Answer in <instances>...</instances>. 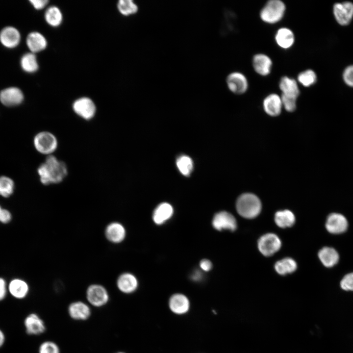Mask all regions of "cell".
Returning <instances> with one entry per match:
<instances>
[{
	"instance_id": "obj_1",
	"label": "cell",
	"mask_w": 353,
	"mask_h": 353,
	"mask_svg": "<svg viewBox=\"0 0 353 353\" xmlns=\"http://www.w3.org/2000/svg\"><path fill=\"white\" fill-rule=\"evenodd\" d=\"M41 182L45 185L61 182L68 174L66 164L53 155L47 157L44 163L37 169Z\"/></svg>"
},
{
	"instance_id": "obj_2",
	"label": "cell",
	"mask_w": 353,
	"mask_h": 353,
	"mask_svg": "<svg viewBox=\"0 0 353 353\" xmlns=\"http://www.w3.org/2000/svg\"><path fill=\"white\" fill-rule=\"evenodd\" d=\"M236 209L242 217L252 219L259 215L261 210V203L259 198L254 194L245 193L239 197Z\"/></svg>"
},
{
	"instance_id": "obj_3",
	"label": "cell",
	"mask_w": 353,
	"mask_h": 353,
	"mask_svg": "<svg viewBox=\"0 0 353 353\" xmlns=\"http://www.w3.org/2000/svg\"><path fill=\"white\" fill-rule=\"evenodd\" d=\"M86 302L92 307L101 308L110 301V294L103 285L93 283L87 286L85 290Z\"/></svg>"
},
{
	"instance_id": "obj_4",
	"label": "cell",
	"mask_w": 353,
	"mask_h": 353,
	"mask_svg": "<svg viewBox=\"0 0 353 353\" xmlns=\"http://www.w3.org/2000/svg\"><path fill=\"white\" fill-rule=\"evenodd\" d=\"M286 6L280 0H270L266 2L260 12L262 21L274 24L280 21L284 16Z\"/></svg>"
},
{
	"instance_id": "obj_5",
	"label": "cell",
	"mask_w": 353,
	"mask_h": 353,
	"mask_svg": "<svg viewBox=\"0 0 353 353\" xmlns=\"http://www.w3.org/2000/svg\"><path fill=\"white\" fill-rule=\"evenodd\" d=\"M35 149L40 153L47 155L52 154L58 147V140L51 132L44 131L37 133L33 139Z\"/></svg>"
},
{
	"instance_id": "obj_6",
	"label": "cell",
	"mask_w": 353,
	"mask_h": 353,
	"mask_svg": "<svg viewBox=\"0 0 353 353\" xmlns=\"http://www.w3.org/2000/svg\"><path fill=\"white\" fill-rule=\"evenodd\" d=\"M103 234L105 239L109 243L118 245L125 240L126 231L121 223L113 221L106 224L104 228Z\"/></svg>"
},
{
	"instance_id": "obj_7",
	"label": "cell",
	"mask_w": 353,
	"mask_h": 353,
	"mask_svg": "<svg viewBox=\"0 0 353 353\" xmlns=\"http://www.w3.org/2000/svg\"><path fill=\"white\" fill-rule=\"evenodd\" d=\"M333 14L336 22L342 26L349 25L353 19V3L346 1L333 6Z\"/></svg>"
},
{
	"instance_id": "obj_8",
	"label": "cell",
	"mask_w": 353,
	"mask_h": 353,
	"mask_svg": "<svg viewBox=\"0 0 353 353\" xmlns=\"http://www.w3.org/2000/svg\"><path fill=\"white\" fill-rule=\"evenodd\" d=\"M67 312L69 317L76 321H86L91 316V306L86 302L77 300L68 305Z\"/></svg>"
},
{
	"instance_id": "obj_9",
	"label": "cell",
	"mask_w": 353,
	"mask_h": 353,
	"mask_svg": "<svg viewBox=\"0 0 353 353\" xmlns=\"http://www.w3.org/2000/svg\"><path fill=\"white\" fill-rule=\"evenodd\" d=\"M72 108L77 116L87 121L92 119L96 113L95 103L87 97H82L76 100L72 105Z\"/></svg>"
},
{
	"instance_id": "obj_10",
	"label": "cell",
	"mask_w": 353,
	"mask_h": 353,
	"mask_svg": "<svg viewBox=\"0 0 353 353\" xmlns=\"http://www.w3.org/2000/svg\"><path fill=\"white\" fill-rule=\"evenodd\" d=\"M258 248L265 256H271L277 252L281 247V242L278 237L272 233L262 236L258 241Z\"/></svg>"
},
{
	"instance_id": "obj_11",
	"label": "cell",
	"mask_w": 353,
	"mask_h": 353,
	"mask_svg": "<svg viewBox=\"0 0 353 353\" xmlns=\"http://www.w3.org/2000/svg\"><path fill=\"white\" fill-rule=\"evenodd\" d=\"M226 82L228 89L235 94H242L248 89V82L246 77L238 72L229 74L227 77Z\"/></svg>"
},
{
	"instance_id": "obj_12",
	"label": "cell",
	"mask_w": 353,
	"mask_h": 353,
	"mask_svg": "<svg viewBox=\"0 0 353 353\" xmlns=\"http://www.w3.org/2000/svg\"><path fill=\"white\" fill-rule=\"evenodd\" d=\"M26 332L30 335H39L46 330L44 320L35 313L28 314L24 320Z\"/></svg>"
},
{
	"instance_id": "obj_13",
	"label": "cell",
	"mask_w": 353,
	"mask_h": 353,
	"mask_svg": "<svg viewBox=\"0 0 353 353\" xmlns=\"http://www.w3.org/2000/svg\"><path fill=\"white\" fill-rule=\"evenodd\" d=\"M116 286L121 293L129 294L134 292L138 287V280L136 277L129 272L120 274L116 280Z\"/></svg>"
},
{
	"instance_id": "obj_14",
	"label": "cell",
	"mask_w": 353,
	"mask_h": 353,
	"mask_svg": "<svg viewBox=\"0 0 353 353\" xmlns=\"http://www.w3.org/2000/svg\"><path fill=\"white\" fill-rule=\"evenodd\" d=\"M348 226L346 218L342 214L332 213L328 215L326 223L327 230L330 233L337 234L344 232Z\"/></svg>"
},
{
	"instance_id": "obj_15",
	"label": "cell",
	"mask_w": 353,
	"mask_h": 353,
	"mask_svg": "<svg viewBox=\"0 0 353 353\" xmlns=\"http://www.w3.org/2000/svg\"><path fill=\"white\" fill-rule=\"evenodd\" d=\"M213 227L218 230L228 229L234 231L237 227V223L234 217L226 211L216 213L212 220Z\"/></svg>"
},
{
	"instance_id": "obj_16",
	"label": "cell",
	"mask_w": 353,
	"mask_h": 353,
	"mask_svg": "<svg viewBox=\"0 0 353 353\" xmlns=\"http://www.w3.org/2000/svg\"><path fill=\"white\" fill-rule=\"evenodd\" d=\"M24 100V95L19 88L9 87L2 90L0 93V101L7 106H13L20 104Z\"/></svg>"
},
{
	"instance_id": "obj_17",
	"label": "cell",
	"mask_w": 353,
	"mask_h": 353,
	"mask_svg": "<svg viewBox=\"0 0 353 353\" xmlns=\"http://www.w3.org/2000/svg\"><path fill=\"white\" fill-rule=\"evenodd\" d=\"M252 62L253 68L258 74L266 76L271 73L272 61L268 55L263 53L256 54L253 56Z\"/></svg>"
},
{
	"instance_id": "obj_18",
	"label": "cell",
	"mask_w": 353,
	"mask_h": 353,
	"mask_svg": "<svg viewBox=\"0 0 353 353\" xmlns=\"http://www.w3.org/2000/svg\"><path fill=\"white\" fill-rule=\"evenodd\" d=\"M263 105L267 114L271 116H278L282 107L281 97L277 94H269L264 99Z\"/></svg>"
},
{
	"instance_id": "obj_19",
	"label": "cell",
	"mask_w": 353,
	"mask_h": 353,
	"mask_svg": "<svg viewBox=\"0 0 353 353\" xmlns=\"http://www.w3.org/2000/svg\"><path fill=\"white\" fill-rule=\"evenodd\" d=\"M279 87L282 95L297 99L300 95V90L296 80L287 76L281 78Z\"/></svg>"
},
{
	"instance_id": "obj_20",
	"label": "cell",
	"mask_w": 353,
	"mask_h": 353,
	"mask_svg": "<svg viewBox=\"0 0 353 353\" xmlns=\"http://www.w3.org/2000/svg\"><path fill=\"white\" fill-rule=\"evenodd\" d=\"M20 40V34L14 27H6L0 33V41L6 47L14 48L18 45Z\"/></svg>"
},
{
	"instance_id": "obj_21",
	"label": "cell",
	"mask_w": 353,
	"mask_h": 353,
	"mask_svg": "<svg viewBox=\"0 0 353 353\" xmlns=\"http://www.w3.org/2000/svg\"><path fill=\"white\" fill-rule=\"evenodd\" d=\"M275 40L277 45L283 49L291 48L295 42L293 31L287 27H281L277 30L275 35Z\"/></svg>"
},
{
	"instance_id": "obj_22",
	"label": "cell",
	"mask_w": 353,
	"mask_h": 353,
	"mask_svg": "<svg viewBox=\"0 0 353 353\" xmlns=\"http://www.w3.org/2000/svg\"><path fill=\"white\" fill-rule=\"evenodd\" d=\"M26 44L32 53H35L44 50L47 46V41L41 33L32 32L28 35Z\"/></svg>"
},
{
	"instance_id": "obj_23",
	"label": "cell",
	"mask_w": 353,
	"mask_h": 353,
	"mask_svg": "<svg viewBox=\"0 0 353 353\" xmlns=\"http://www.w3.org/2000/svg\"><path fill=\"white\" fill-rule=\"evenodd\" d=\"M173 214V208L167 202L159 204L154 209L152 218L154 222L161 225L169 220Z\"/></svg>"
},
{
	"instance_id": "obj_24",
	"label": "cell",
	"mask_w": 353,
	"mask_h": 353,
	"mask_svg": "<svg viewBox=\"0 0 353 353\" xmlns=\"http://www.w3.org/2000/svg\"><path fill=\"white\" fill-rule=\"evenodd\" d=\"M169 306L171 310L174 313L183 314L188 310L189 302L187 298L184 295L176 294L171 297Z\"/></svg>"
},
{
	"instance_id": "obj_25",
	"label": "cell",
	"mask_w": 353,
	"mask_h": 353,
	"mask_svg": "<svg viewBox=\"0 0 353 353\" xmlns=\"http://www.w3.org/2000/svg\"><path fill=\"white\" fill-rule=\"evenodd\" d=\"M8 289L13 297L19 299L26 297L29 290L28 284L21 279H14L11 280L9 284Z\"/></svg>"
},
{
	"instance_id": "obj_26",
	"label": "cell",
	"mask_w": 353,
	"mask_h": 353,
	"mask_svg": "<svg viewBox=\"0 0 353 353\" xmlns=\"http://www.w3.org/2000/svg\"><path fill=\"white\" fill-rule=\"evenodd\" d=\"M318 257L322 264L326 267H332L339 260V254L337 251L330 247H324L318 252Z\"/></svg>"
},
{
	"instance_id": "obj_27",
	"label": "cell",
	"mask_w": 353,
	"mask_h": 353,
	"mask_svg": "<svg viewBox=\"0 0 353 353\" xmlns=\"http://www.w3.org/2000/svg\"><path fill=\"white\" fill-rule=\"evenodd\" d=\"M275 221L280 227L285 228L292 226L295 222V217L290 210L278 211L275 214Z\"/></svg>"
},
{
	"instance_id": "obj_28",
	"label": "cell",
	"mask_w": 353,
	"mask_h": 353,
	"mask_svg": "<svg viewBox=\"0 0 353 353\" xmlns=\"http://www.w3.org/2000/svg\"><path fill=\"white\" fill-rule=\"evenodd\" d=\"M297 268L295 261L291 258H285L277 262L275 265V269L277 272L281 275H285L294 272Z\"/></svg>"
},
{
	"instance_id": "obj_29",
	"label": "cell",
	"mask_w": 353,
	"mask_h": 353,
	"mask_svg": "<svg viewBox=\"0 0 353 353\" xmlns=\"http://www.w3.org/2000/svg\"><path fill=\"white\" fill-rule=\"evenodd\" d=\"M45 19L50 26L56 27L62 23L63 16L61 11L56 6H50L47 9L45 14Z\"/></svg>"
},
{
	"instance_id": "obj_30",
	"label": "cell",
	"mask_w": 353,
	"mask_h": 353,
	"mask_svg": "<svg viewBox=\"0 0 353 353\" xmlns=\"http://www.w3.org/2000/svg\"><path fill=\"white\" fill-rule=\"evenodd\" d=\"M22 69L27 73H34L38 69V64L36 56L33 53L24 54L21 60Z\"/></svg>"
},
{
	"instance_id": "obj_31",
	"label": "cell",
	"mask_w": 353,
	"mask_h": 353,
	"mask_svg": "<svg viewBox=\"0 0 353 353\" xmlns=\"http://www.w3.org/2000/svg\"><path fill=\"white\" fill-rule=\"evenodd\" d=\"M176 166L179 172L184 176H188L192 172L193 163L188 156L182 155L176 159Z\"/></svg>"
},
{
	"instance_id": "obj_32",
	"label": "cell",
	"mask_w": 353,
	"mask_h": 353,
	"mask_svg": "<svg viewBox=\"0 0 353 353\" xmlns=\"http://www.w3.org/2000/svg\"><path fill=\"white\" fill-rule=\"evenodd\" d=\"M119 11L124 16H129L137 12L138 7L132 0H120L117 3Z\"/></svg>"
},
{
	"instance_id": "obj_33",
	"label": "cell",
	"mask_w": 353,
	"mask_h": 353,
	"mask_svg": "<svg viewBox=\"0 0 353 353\" xmlns=\"http://www.w3.org/2000/svg\"><path fill=\"white\" fill-rule=\"evenodd\" d=\"M297 79L303 86L308 87L314 85L316 82L317 76L313 70L307 69L301 72L298 75Z\"/></svg>"
},
{
	"instance_id": "obj_34",
	"label": "cell",
	"mask_w": 353,
	"mask_h": 353,
	"mask_svg": "<svg viewBox=\"0 0 353 353\" xmlns=\"http://www.w3.org/2000/svg\"><path fill=\"white\" fill-rule=\"evenodd\" d=\"M14 183L9 177L5 176L0 177V195L3 197H8L13 192Z\"/></svg>"
},
{
	"instance_id": "obj_35",
	"label": "cell",
	"mask_w": 353,
	"mask_h": 353,
	"mask_svg": "<svg viewBox=\"0 0 353 353\" xmlns=\"http://www.w3.org/2000/svg\"><path fill=\"white\" fill-rule=\"evenodd\" d=\"M38 353H61V351L56 343L51 340H47L40 345Z\"/></svg>"
},
{
	"instance_id": "obj_36",
	"label": "cell",
	"mask_w": 353,
	"mask_h": 353,
	"mask_svg": "<svg viewBox=\"0 0 353 353\" xmlns=\"http://www.w3.org/2000/svg\"><path fill=\"white\" fill-rule=\"evenodd\" d=\"M281 100L282 106L288 112L294 111L296 108L297 99L281 95Z\"/></svg>"
},
{
	"instance_id": "obj_37",
	"label": "cell",
	"mask_w": 353,
	"mask_h": 353,
	"mask_svg": "<svg viewBox=\"0 0 353 353\" xmlns=\"http://www.w3.org/2000/svg\"><path fill=\"white\" fill-rule=\"evenodd\" d=\"M342 78L347 86L353 88V65L345 68L342 73Z\"/></svg>"
},
{
	"instance_id": "obj_38",
	"label": "cell",
	"mask_w": 353,
	"mask_h": 353,
	"mask_svg": "<svg viewBox=\"0 0 353 353\" xmlns=\"http://www.w3.org/2000/svg\"><path fill=\"white\" fill-rule=\"evenodd\" d=\"M340 286L344 290L353 291V273L348 274L343 277Z\"/></svg>"
},
{
	"instance_id": "obj_39",
	"label": "cell",
	"mask_w": 353,
	"mask_h": 353,
	"mask_svg": "<svg viewBox=\"0 0 353 353\" xmlns=\"http://www.w3.org/2000/svg\"><path fill=\"white\" fill-rule=\"evenodd\" d=\"M11 214L8 210L1 209L0 213V222L3 224H7L11 221Z\"/></svg>"
},
{
	"instance_id": "obj_40",
	"label": "cell",
	"mask_w": 353,
	"mask_h": 353,
	"mask_svg": "<svg viewBox=\"0 0 353 353\" xmlns=\"http://www.w3.org/2000/svg\"><path fill=\"white\" fill-rule=\"evenodd\" d=\"M29 1L33 7L38 10L44 8L48 3L47 0H30Z\"/></svg>"
},
{
	"instance_id": "obj_41",
	"label": "cell",
	"mask_w": 353,
	"mask_h": 353,
	"mask_svg": "<svg viewBox=\"0 0 353 353\" xmlns=\"http://www.w3.org/2000/svg\"><path fill=\"white\" fill-rule=\"evenodd\" d=\"M6 284L5 280L0 277V301L3 300L6 295Z\"/></svg>"
},
{
	"instance_id": "obj_42",
	"label": "cell",
	"mask_w": 353,
	"mask_h": 353,
	"mask_svg": "<svg viewBox=\"0 0 353 353\" xmlns=\"http://www.w3.org/2000/svg\"><path fill=\"white\" fill-rule=\"evenodd\" d=\"M201 268L204 271H208L212 268V263L208 259H204L201 260L200 263Z\"/></svg>"
},
{
	"instance_id": "obj_43",
	"label": "cell",
	"mask_w": 353,
	"mask_h": 353,
	"mask_svg": "<svg viewBox=\"0 0 353 353\" xmlns=\"http://www.w3.org/2000/svg\"><path fill=\"white\" fill-rule=\"evenodd\" d=\"M5 342V335L3 331L0 329V348Z\"/></svg>"
},
{
	"instance_id": "obj_44",
	"label": "cell",
	"mask_w": 353,
	"mask_h": 353,
	"mask_svg": "<svg viewBox=\"0 0 353 353\" xmlns=\"http://www.w3.org/2000/svg\"><path fill=\"white\" fill-rule=\"evenodd\" d=\"M123 353V352H116V353Z\"/></svg>"
},
{
	"instance_id": "obj_45",
	"label": "cell",
	"mask_w": 353,
	"mask_h": 353,
	"mask_svg": "<svg viewBox=\"0 0 353 353\" xmlns=\"http://www.w3.org/2000/svg\"><path fill=\"white\" fill-rule=\"evenodd\" d=\"M1 209H1V207H0V212H1Z\"/></svg>"
}]
</instances>
